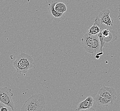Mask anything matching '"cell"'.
I'll list each match as a JSON object with an SVG mask.
<instances>
[{
	"label": "cell",
	"mask_w": 120,
	"mask_h": 111,
	"mask_svg": "<svg viewBox=\"0 0 120 111\" xmlns=\"http://www.w3.org/2000/svg\"><path fill=\"white\" fill-rule=\"evenodd\" d=\"M13 94L10 88L7 87L0 88V101L3 104L10 107L12 111H16V108L12 97Z\"/></svg>",
	"instance_id": "3957f363"
},
{
	"label": "cell",
	"mask_w": 120,
	"mask_h": 111,
	"mask_svg": "<svg viewBox=\"0 0 120 111\" xmlns=\"http://www.w3.org/2000/svg\"><path fill=\"white\" fill-rule=\"evenodd\" d=\"M9 109H7V108L5 107H2L1 106L0 107V111H9Z\"/></svg>",
	"instance_id": "2e32d148"
},
{
	"label": "cell",
	"mask_w": 120,
	"mask_h": 111,
	"mask_svg": "<svg viewBox=\"0 0 120 111\" xmlns=\"http://www.w3.org/2000/svg\"><path fill=\"white\" fill-rule=\"evenodd\" d=\"M98 36L99 37L100 42H101V52H102V49L103 48V47H104V44H105L104 38L102 32H100L98 34Z\"/></svg>",
	"instance_id": "5bb4252c"
},
{
	"label": "cell",
	"mask_w": 120,
	"mask_h": 111,
	"mask_svg": "<svg viewBox=\"0 0 120 111\" xmlns=\"http://www.w3.org/2000/svg\"><path fill=\"white\" fill-rule=\"evenodd\" d=\"M54 9L57 12L64 13L67 10V7L66 5L61 2H56L54 6Z\"/></svg>",
	"instance_id": "4fadbf2b"
},
{
	"label": "cell",
	"mask_w": 120,
	"mask_h": 111,
	"mask_svg": "<svg viewBox=\"0 0 120 111\" xmlns=\"http://www.w3.org/2000/svg\"><path fill=\"white\" fill-rule=\"evenodd\" d=\"M110 29H109L108 28H104L102 31V33L104 37L108 36L109 33H110Z\"/></svg>",
	"instance_id": "9a60e30c"
},
{
	"label": "cell",
	"mask_w": 120,
	"mask_h": 111,
	"mask_svg": "<svg viewBox=\"0 0 120 111\" xmlns=\"http://www.w3.org/2000/svg\"><path fill=\"white\" fill-rule=\"evenodd\" d=\"M104 28L103 24L100 21L98 17H96L94 24L89 29L87 32L92 36L98 35L100 32H102Z\"/></svg>",
	"instance_id": "52a82bcc"
},
{
	"label": "cell",
	"mask_w": 120,
	"mask_h": 111,
	"mask_svg": "<svg viewBox=\"0 0 120 111\" xmlns=\"http://www.w3.org/2000/svg\"><path fill=\"white\" fill-rule=\"evenodd\" d=\"M13 65L18 73L26 74L29 70L33 67L34 59L31 56L21 53L18 56Z\"/></svg>",
	"instance_id": "7a4b0ae2"
},
{
	"label": "cell",
	"mask_w": 120,
	"mask_h": 111,
	"mask_svg": "<svg viewBox=\"0 0 120 111\" xmlns=\"http://www.w3.org/2000/svg\"><path fill=\"white\" fill-rule=\"evenodd\" d=\"M56 2H52L49 4L48 9L51 14L56 18H60L62 17L64 13L57 12L54 9V6Z\"/></svg>",
	"instance_id": "7c38bea8"
},
{
	"label": "cell",
	"mask_w": 120,
	"mask_h": 111,
	"mask_svg": "<svg viewBox=\"0 0 120 111\" xmlns=\"http://www.w3.org/2000/svg\"><path fill=\"white\" fill-rule=\"evenodd\" d=\"M118 37V32L113 29H110V33L108 36L104 37L105 44L104 47L106 48L114 43Z\"/></svg>",
	"instance_id": "9c48e42d"
},
{
	"label": "cell",
	"mask_w": 120,
	"mask_h": 111,
	"mask_svg": "<svg viewBox=\"0 0 120 111\" xmlns=\"http://www.w3.org/2000/svg\"><path fill=\"white\" fill-rule=\"evenodd\" d=\"M100 57V56L96 54V55L95 56V58H96V59H99Z\"/></svg>",
	"instance_id": "ac0fdd59"
},
{
	"label": "cell",
	"mask_w": 120,
	"mask_h": 111,
	"mask_svg": "<svg viewBox=\"0 0 120 111\" xmlns=\"http://www.w3.org/2000/svg\"><path fill=\"white\" fill-rule=\"evenodd\" d=\"M92 36L89 34L87 32L86 33L81 39L83 48L87 53L92 54Z\"/></svg>",
	"instance_id": "8992f818"
},
{
	"label": "cell",
	"mask_w": 120,
	"mask_h": 111,
	"mask_svg": "<svg viewBox=\"0 0 120 111\" xmlns=\"http://www.w3.org/2000/svg\"><path fill=\"white\" fill-rule=\"evenodd\" d=\"M119 20H120V18H119Z\"/></svg>",
	"instance_id": "d6986e66"
},
{
	"label": "cell",
	"mask_w": 120,
	"mask_h": 111,
	"mask_svg": "<svg viewBox=\"0 0 120 111\" xmlns=\"http://www.w3.org/2000/svg\"><path fill=\"white\" fill-rule=\"evenodd\" d=\"M118 14H119L118 17L119 18H120V4L118 6Z\"/></svg>",
	"instance_id": "e0dca14e"
},
{
	"label": "cell",
	"mask_w": 120,
	"mask_h": 111,
	"mask_svg": "<svg viewBox=\"0 0 120 111\" xmlns=\"http://www.w3.org/2000/svg\"><path fill=\"white\" fill-rule=\"evenodd\" d=\"M45 104V99L44 95L41 94H34L26 100L21 111H42Z\"/></svg>",
	"instance_id": "6da1fadb"
},
{
	"label": "cell",
	"mask_w": 120,
	"mask_h": 111,
	"mask_svg": "<svg viewBox=\"0 0 120 111\" xmlns=\"http://www.w3.org/2000/svg\"></svg>",
	"instance_id": "ffe728a7"
},
{
	"label": "cell",
	"mask_w": 120,
	"mask_h": 111,
	"mask_svg": "<svg viewBox=\"0 0 120 111\" xmlns=\"http://www.w3.org/2000/svg\"><path fill=\"white\" fill-rule=\"evenodd\" d=\"M94 100L97 103V104L101 106L107 107L110 105H112V103L110 99L102 97L98 94L95 97Z\"/></svg>",
	"instance_id": "8fae6325"
},
{
	"label": "cell",
	"mask_w": 120,
	"mask_h": 111,
	"mask_svg": "<svg viewBox=\"0 0 120 111\" xmlns=\"http://www.w3.org/2000/svg\"><path fill=\"white\" fill-rule=\"evenodd\" d=\"M110 12L111 11L109 9H106L100 12L97 17L102 24H104L107 26H112L114 21L110 17Z\"/></svg>",
	"instance_id": "5b68a950"
},
{
	"label": "cell",
	"mask_w": 120,
	"mask_h": 111,
	"mask_svg": "<svg viewBox=\"0 0 120 111\" xmlns=\"http://www.w3.org/2000/svg\"><path fill=\"white\" fill-rule=\"evenodd\" d=\"M98 94L102 97L110 99L113 105L117 99V94L115 88L112 87H106L103 85V87L100 89Z\"/></svg>",
	"instance_id": "277c9868"
},
{
	"label": "cell",
	"mask_w": 120,
	"mask_h": 111,
	"mask_svg": "<svg viewBox=\"0 0 120 111\" xmlns=\"http://www.w3.org/2000/svg\"><path fill=\"white\" fill-rule=\"evenodd\" d=\"M92 36V54L98 53L101 51V42L98 35H93Z\"/></svg>",
	"instance_id": "30bf717a"
},
{
	"label": "cell",
	"mask_w": 120,
	"mask_h": 111,
	"mask_svg": "<svg viewBox=\"0 0 120 111\" xmlns=\"http://www.w3.org/2000/svg\"><path fill=\"white\" fill-rule=\"evenodd\" d=\"M94 101V99L92 97L89 96L83 101L79 103L75 110L79 111L89 109L93 106Z\"/></svg>",
	"instance_id": "ba28073f"
}]
</instances>
